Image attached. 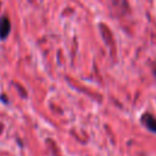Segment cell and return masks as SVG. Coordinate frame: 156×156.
<instances>
[{"instance_id": "cell-2", "label": "cell", "mask_w": 156, "mask_h": 156, "mask_svg": "<svg viewBox=\"0 0 156 156\" xmlns=\"http://www.w3.org/2000/svg\"><path fill=\"white\" fill-rule=\"evenodd\" d=\"M141 123L149 129V130H151V132H154V133H156V118L152 116V115H150V113H144L143 116H141Z\"/></svg>"}, {"instance_id": "cell-1", "label": "cell", "mask_w": 156, "mask_h": 156, "mask_svg": "<svg viewBox=\"0 0 156 156\" xmlns=\"http://www.w3.org/2000/svg\"><path fill=\"white\" fill-rule=\"evenodd\" d=\"M11 30V23L10 20L6 16H1L0 17V39L4 40L7 38V35L10 34Z\"/></svg>"}]
</instances>
